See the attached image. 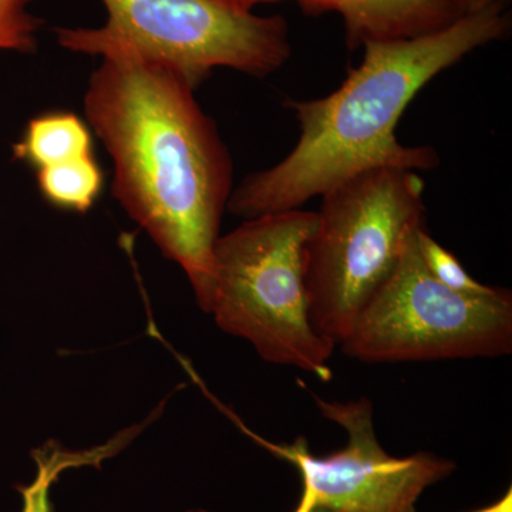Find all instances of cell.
I'll return each instance as SVG.
<instances>
[{
    "label": "cell",
    "mask_w": 512,
    "mask_h": 512,
    "mask_svg": "<svg viewBox=\"0 0 512 512\" xmlns=\"http://www.w3.org/2000/svg\"><path fill=\"white\" fill-rule=\"evenodd\" d=\"M194 92L160 64L107 56L90 77L84 114L113 161V197L183 268L208 312L234 165Z\"/></svg>",
    "instance_id": "1"
},
{
    "label": "cell",
    "mask_w": 512,
    "mask_h": 512,
    "mask_svg": "<svg viewBox=\"0 0 512 512\" xmlns=\"http://www.w3.org/2000/svg\"><path fill=\"white\" fill-rule=\"evenodd\" d=\"M511 30L504 5L467 13L453 25L413 39L366 43L365 55L335 92L286 100L299 138L278 164L234 188L229 212L261 217L302 208L312 198L373 168L429 171L440 163L429 146H406L396 128L414 97L444 70Z\"/></svg>",
    "instance_id": "2"
},
{
    "label": "cell",
    "mask_w": 512,
    "mask_h": 512,
    "mask_svg": "<svg viewBox=\"0 0 512 512\" xmlns=\"http://www.w3.org/2000/svg\"><path fill=\"white\" fill-rule=\"evenodd\" d=\"M316 221V212L296 208L249 218L218 238L208 313L266 362L328 382L335 345L313 329L306 288V248Z\"/></svg>",
    "instance_id": "3"
},
{
    "label": "cell",
    "mask_w": 512,
    "mask_h": 512,
    "mask_svg": "<svg viewBox=\"0 0 512 512\" xmlns=\"http://www.w3.org/2000/svg\"><path fill=\"white\" fill-rule=\"evenodd\" d=\"M426 183L419 171L373 168L330 188L306 248L313 329L340 345L377 289L424 227Z\"/></svg>",
    "instance_id": "4"
},
{
    "label": "cell",
    "mask_w": 512,
    "mask_h": 512,
    "mask_svg": "<svg viewBox=\"0 0 512 512\" xmlns=\"http://www.w3.org/2000/svg\"><path fill=\"white\" fill-rule=\"evenodd\" d=\"M101 28L56 29L63 49L80 55H127L160 64L197 89L215 69L262 77L292 56L284 16L241 12L217 0H101Z\"/></svg>",
    "instance_id": "5"
},
{
    "label": "cell",
    "mask_w": 512,
    "mask_h": 512,
    "mask_svg": "<svg viewBox=\"0 0 512 512\" xmlns=\"http://www.w3.org/2000/svg\"><path fill=\"white\" fill-rule=\"evenodd\" d=\"M416 235L340 342L342 352L365 363L510 355L511 292L471 295L447 288L424 265Z\"/></svg>",
    "instance_id": "6"
},
{
    "label": "cell",
    "mask_w": 512,
    "mask_h": 512,
    "mask_svg": "<svg viewBox=\"0 0 512 512\" xmlns=\"http://www.w3.org/2000/svg\"><path fill=\"white\" fill-rule=\"evenodd\" d=\"M320 413L348 433L342 450L313 456L305 439L291 446L265 443L301 473L299 503L332 512H416L420 495L453 473L456 464L433 453L409 457L387 454L377 441L373 404L367 397L348 403L315 397Z\"/></svg>",
    "instance_id": "7"
},
{
    "label": "cell",
    "mask_w": 512,
    "mask_h": 512,
    "mask_svg": "<svg viewBox=\"0 0 512 512\" xmlns=\"http://www.w3.org/2000/svg\"><path fill=\"white\" fill-rule=\"evenodd\" d=\"M345 26L349 49L366 43L413 39L467 15L461 0H329Z\"/></svg>",
    "instance_id": "8"
},
{
    "label": "cell",
    "mask_w": 512,
    "mask_h": 512,
    "mask_svg": "<svg viewBox=\"0 0 512 512\" xmlns=\"http://www.w3.org/2000/svg\"><path fill=\"white\" fill-rule=\"evenodd\" d=\"M89 124L70 111H47L26 124L13 144V158L39 171L76 158L92 156Z\"/></svg>",
    "instance_id": "9"
},
{
    "label": "cell",
    "mask_w": 512,
    "mask_h": 512,
    "mask_svg": "<svg viewBox=\"0 0 512 512\" xmlns=\"http://www.w3.org/2000/svg\"><path fill=\"white\" fill-rule=\"evenodd\" d=\"M141 429L143 427L136 426L123 431L104 446L89 448V450H67L62 444L53 443V441L37 448L33 451L36 477L33 478L32 483L19 487V493L22 495V512H52L50 490L64 471L84 466L100 467L101 461L116 456Z\"/></svg>",
    "instance_id": "10"
},
{
    "label": "cell",
    "mask_w": 512,
    "mask_h": 512,
    "mask_svg": "<svg viewBox=\"0 0 512 512\" xmlns=\"http://www.w3.org/2000/svg\"><path fill=\"white\" fill-rule=\"evenodd\" d=\"M37 188L59 210L84 214L104 188V174L94 154L36 171Z\"/></svg>",
    "instance_id": "11"
},
{
    "label": "cell",
    "mask_w": 512,
    "mask_h": 512,
    "mask_svg": "<svg viewBox=\"0 0 512 512\" xmlns=\"http://www.w3.org/2000/svg\"><path fill=\"white\" fill-rule=\"evenodd\" d=\"M416 239L424 265L441 284L453 291L471 293V295L494 291L495 286L481 284L468 274L453 252L448 251L431 237L426 228L423 227L417 231Z\"/></svg>",
    "instance_id": "12"
},
{
    "label": "cell",
    "mask_w": 512,
    "mask_h": 512,
    "mask_svg": "<svg viewBox=\"0 0 512 512\" xmlns=\"http://www.w3.org/2000/svg\"><path fill=\"white\" fill-rule=\"evenodd\" d=\"M30 0H0V52H35L40 20L29 12Z\"/></svg>",
    "instance_id": "13"
},
{
    "label": "cell",
    "mask_w": 512,
    "mask_h": 512,
    "mask_svg": "<svg viewBox=\"0 0 512 512\" xmlns=\"http://www.w3.org/2000/svg\"><path fill=\"white\" fill-rule=\"evenodd\" d=\"M229 8L241 10V12H252L256 6L265 3L295 2L301 6L303 12L309 15H322V13L333 12L329 0H217Z\"/></svg>",
    "instance_id": "14"
},
{
    "label": "cell",
    "mask_w": 512,
    "mask_h": 512,
    "mask_svg": "<svg viewBox=\"0 0 512 512\" xmlns=\"http://www.w3.org/2000/svg\"><path fill=\"white\" fill-rule=\"evenodd\" d=\"M461 3L466 13H476L491 6L504 5L505 0H461Z\"/></svg>",
    "instance_id": "15"
},
{
    "label": "cell",
    "mask_w": 512,
    "mask_h": 512,
    "mask_svg": "<svg viewBox=\"0 0 512 512\" xmlns=\"http://www.w3.org/2000/svg\"><path fill=\"white\" fill-rule=\"evenodd\" d=\"M293 512H332L329 510H326V508L318 507V505H305L298 503L296 505L295 510Z\"/></svg>",
    "instance_id": "16"
}]
</instances>
